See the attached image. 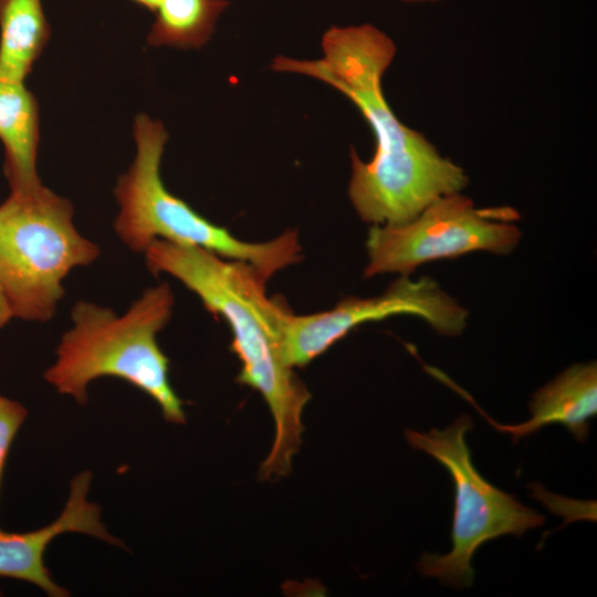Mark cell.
Instances as JSON below:
<instances>
[{
    "mask_svg": "<svg viewBox=\"0 0 597 597\" xmlns=\"http://www.w3.org/2000/svg\"><path fill=\"white\" fill-rule=\"evenodd\" d=\"M323 56H277L272 69L317 78L347 96L368 122L374 157L363 161L350 148V201L363 221L396 226L416 218L434 200L461 192L464 170L440 155L423 134L402 124L387 103L381 78L396 45L371 24L332 27L322 39Z\"/></svg>",
    "mask_w": 597,
    "mask_h": 597,
    "instance_id": "6da1fadb",
    "label": "cell"
},
{
    "mask_svg": "<svg viewBox=\"0 0 597 597\" xmlns=\"http://www.w3.org/2000/svg\"><path fill=\"white\" fill-rule=\"evenodd\" d=\"M143 253L153 274L176 277L229 324L232 349L241 362L237 381L262 395L275 425L260 475H286L302 441V412L311 398L281 354L280 327L287 308L266 296V280L249 263L163 239L154 240Z\"/></svg>",
    "mask_w": 597,
    "mask_h": 597,
    "instance_id": "7a4b0ae2",
    "label": "cell"
},
{
    "mask_svg": "<svg viewBox=\"0 0 597 597\" xmlns=\"http://www.w3.org/2000/svg\"><path fill=\"white\" fill-rule=\"evenodd\" d=\"M172 306L167 283L146 289L122 315L78 301L71 312L72 326L57 345L56 359L44 373L45 380L83 406L91 381L116 377L148 395L166 421L185 423L184 401L169 383V359L156 339L170 320Z\"/></svg>",
    "mask_w": 597,
    "mask_h": 597,
    "instance_id": "3957f363",
    "label": "cell"
},
{
    "mask_svg": "<svg viewBox=\"0 0 597 597\" xmlns=\"http://www.w3.org/2000/svg\"><path fill=\"white\" fill-rule=\"evenodd\" d=\"M134 138L136 156L128 170L118 177L114 189L119 206L114 229L128 249L144 252L156 239L195 245L226 259L249 263L266 281L301 260L302 248L296 231L287 230L263 243L244 242L168 191L159 172L168 139L160 121L146 114L137 115Z\"/></svg>",
    "mask_w": 597,
    "mask_h": 597,
    "instance_id": "277c9868",
    "label": "cell"
},
{
    "mask_svg": "<svg viewBox=\"0 0 597 597\" xmlns=\"http://www.w3.org/2000/svg\"><path fill=\"white\" fill-rule=\"evenodd\" d=\"M72 203L42 184L0 205V285L13 317L46 322L64 295L63 280L100 256L73 223Z\"/></svg>",
    "mask_w": 597,
    "mask_h": 597,
    "instance_id": "5b68a950",
    "label": "cell"
},
{
    "mask_svg": "<svg viewBox=\"0 0 597 597\" xmlns=\"http://www.w3.org/2000/svg\"><path fill=\"white\" fill-rule=\"evenodd\" d=\"M472 425L470 417L460 416L443 430L406 432L409 444L442 464L454 484L452 549L444 555L425 553L418 563L422 575L454 588L472 585L471 561L482 544L507 534L522 536L545 522L544 515L480 474L465 442V433Z\"/></svg>",
    "mask_w": 597,
    "mask_h": 597,
    "instance_id": "8992f818",
    "label": "cell"
},
{
    "mask_svg": "<svg viewBox=\"0 0 597 597\" xmlns=\"http://www.w3.org/2000/svg\"><path fill=\"white\" fill-rule=\"evenodd\" d=\"M517 218L512 208L481 209L460 192L443 196L406 223L369 229L364 276L408 275L423 263L473 251L509 254L522 237Z\"/></svg>",
    "mask_w": 597,
    "mask_h": 597,
    "instance_id": "52a82bcc",
    "label": "cell"
},
{
    "mask_svg": "<svg viewBox=\"0 0 597 597\" xmlns=\"http://www.w3.org/2000/svg\"><path fill=\"white\" fill-rule=\"evenodd\" d=\"M397 314H413L439 334L459 335L468 311L429 276L412 281L401 275L379 296L347 297L331 310L294 315L289 310L281 323V354L284 363L304 367L356 326Z\"/></svg>",
    "mask_w": 597,
    "mask_h": 597,
    "instance_id": "ba28073f",
    "label": "cell"
},
{
    "mask_svg": "<svg viewBox=\"0 0 597 597\" xmlns=\"http://www.w3.org/2000/svg\"><path fill=\"white\" fill-rule=\"evenodd\" d=\"M92 474L83 471L72 479L69 500L60 516L50 525L25 532L0 530V577L29 582L49 596L64 597L69 593L55 584L44 564L49 544L60 534L77 532L113 545L121 541L108 533L101 520V509L87 500Z\"/></svg>",
    "mask_w": 597,
    "mask_h": 597,
    "instance_id": "9c48e42d",
    "label": "cell"
},
{
    "mask_svg": "<svg viewBox=\"0 0 597 597\" xmlns=\"http://www.w3.org/2000/svg\"><path fill=\"white\" fill-rule=\"evenodd\" d=\"M457 391L470 400L494 428L510 433L514 442L549 425H562L577 442H585L589 433L588 421L597 412V364H575L540 388L530 402L531 418L514 426L494 422L468 392L461 388Z\"/></svg>",
    "mask_w": 597,
    "mask_h": 597,
    "instance_id": "30bf717a",
    "label": "cell"
},
{
    "mask_svg": "<svg viewBox=\"0 0 597 597\" xmlns=\"http://www.w3.org/2000/svg\"><path fill=\"white\" fill-rule=\"evenodd\" d=\"M39 122L36 100L24 83L0 80V140L11 192L41 185L36 172Z\"/></svg>",
    "mask_w": 597,
    "mask_h": 597,
    "instance_id": "8fae6325",
    "label": "cell"
},
{
    "mask_svg": "<svg viewBox=\"0 0 597 597\" xmlns=\"http://www.w3.org/2000/svg\"><path fill=\"white\" fill-rule=\"evenodd\" d=\"M50 34L41 0H0V80L24 82Z\"/></svg>",
    "mask_w": 597,
    "mask_h": 597,
    "instance_id": "7c38bea8",
    "label": "cell"
},
{
    "mask_svg": "<svg viewBox=\"0 0 597 597\" xmlns=\"http://www.w3.org/2000/svg\"><path fill=\"white\" fill-rule=\"evenodd\" d=\"M228 0H161L147 35L153 46L199 49L211 36Z\"/></svg>",
    "mask_w": 597,
    "mask_h": 597,
    "instance_id": "4fadbf2b",
    "label": "cell"
},
{
    "mask_svg": "<svg viewBox=\"0 0 597 597\" xmlns=\"http://www.w3.org/2000/svg\"><path fill=\"white\" fill-rule=\"evenodd\" d=\"M27 416L21 404L0 396V490L10 447Z\"/></svg>",
    "mask_w": 597,
    "mask_h": 597,
    "instance_id": "5bb4252c",
    "label": "cell"
},
{
    "mask_svg": "<svg viewBox=\"0 0 597 597\" xmlns=\"http://www.w3.org/2000/svg\"><path fill=\"white\" fill-rule=\"evenodd\" d=\"M13 317L12 310L0 285V328Z\"/></svg>",
    "mask_w": 597,
    "mask_h": 597,
    "instance_id": "9a60e30c",
    "label": "cell"
},
{
    "mask_svg": "<svg viewBox=\"0 0 597 597\" xmlns=\"http://www.w3.org/2000/svg\"><path fill=\"white\" fill-rule=\"evenodd\" d=\"M133 2L137 3L140 7H144L153 12L157 9L159 2L161 0H132Z\"/></svg>",
    "mask_w": 597,
    "mask_h": 597,
    "instance_id": "2e32d148",
    "label": "cell"
},
{
    "mask_svg": "<svg viewBox=\"0 0 597 597\" xmlns=\"http://www.w3.org/2000/svg\"><path fill=\"white\" fill-rule=\"evenodd\" d=\"M401 1L407 2V3H436L443 0H401Z\"/></svg>",
    "mask_w": 597,
    "mask_h": 597,
    "instance_id": "e0dca14e",
    "label": "cell"
}]
</instances>
